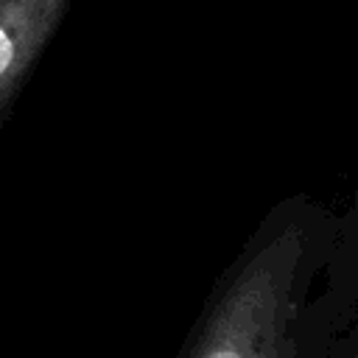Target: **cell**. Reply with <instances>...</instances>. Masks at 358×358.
I'll list each match as a JSON object with an SVG mask.
<instances>
[{
	"mask_svg": "<svg viewBox=\"0 0 358 358\" xmlns=\"http://www.w3.org/2000/svg\"><path fill=\"white\" fill-rule=\"evenodd\" d=\"M319 229L291 213L249 241L213 288L176 358H338L336 322L308 299Z\"/></svg>",
	"mask_w": 358,
	"mask_h": 358,
	"instance_id": "1",
	"label": "cell"
},
{
	"mask_svg": "<svg viewBox=\"0 0 358 358\" xmlns=\"http://www.w3.org/2000/svg\"><path fill=\"white\" fill-rule=\"evenodd\" d=\"M73 0H0V115L53 39Z\"/></svg>",
	"mask_w": 358,
	"mask_h": 358,
	"instance_id": "2",
	"label": "cell"
}]
</instances>
